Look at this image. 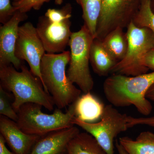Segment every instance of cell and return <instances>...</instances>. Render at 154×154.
<instances>
[{"label": "cell", "mask_w": 154, "mask_h": 154, "mask_svg": "<svg viewBox=\"0 0 154 154\" xmlns=\"http://www.w3.org/2000/svg\"><path fill=\"white\" fill-rule=\"evenodd\" d=\"M154 84V71L135 76L112 74L103 84L105 97L116 107L134 105L141 114H150L152 106L146 97L147 92Z\"/></svg>", "instance_id": "6da1fadb"}, {"label": "cell", "mask_w": 154, "mask_h": 154, "mask_svg": "<svg viewBox=\"0 0 154 154\" xmlns=\"http://www.w3.org/2000/svg\"><path fill=\"white\" fill-rule=\"evenodd\" d=\"M0 86L13 93V107L18 113L22 105L34 103L52 111L54 103L52 96L45 90L40 80L23 64L19 72L12 65H0Z\"/></svg>", "instance_id": "7a4b0ae2"}, {"label": "cell", "mask_w": 154, "mask_h": 154, "mask_svg": "<svg viewBox=\"0 0 154 154\" xmlns=\"http://www.w3.org/2000/svg\"><path fill=\"white\" fill-rule=\"evenodd\" d=\"M70 58V51H64L58 54H45L41 61L42 85L45 91L50 93L54 105L59 109L73 103L82 93L69 79L66 72Z\"/></svg>", "instance_id": "3957f363"}, {"label": "cell", "mask_w": 154, "mask_h": 154, "mask_svg": "<svg viewBox=\"0 0 154 154\" xmlns=\"http://www.w3.org/2000/svg\"><path fill=\"white\" fill-rule=\"evenodd\" d=\"M42 107L36 103H27L20 107L17 122L23 132L41 137L74 126L75 102L69 105L65 113L57 108L52 114H46L42 112Z\"/></svg>", "instance_id": "277c9868"}, {"label": "cell", "mask_w": 154, "mask_h": 154, "mask_svg": "<svg viewBox=\"0 0 154 154\" xmlns=\"http://www.w3.org/2000/svg\"><path fill=\"white\" fill-rule=\"evenodd\" d=\"M128 48L125 57L118 62L110 73L135 76L149 70L144 64L148 53L154 48V34L148 28H139L132 22L126 28Z\"/></svg>", "instance_id": "5b68a950"}, {"label": "cell", "mask_w": 154, "mask_h": 154, "mask_svg": "<svg viewBox=\"0 0 154 154\" xmlns=\"http://www.w3.org/2000/svg\"><path fill=\"white\" fill-rule=\"evenodd\" d=\"M94 37L84 25L72 33L69 42L70 58L67 75L85 94L91 92L94 82L89 68L90 49Z\"/></svg>", "instance_id": "8992f818"}, {"label": "cell", "mask_w": 154, "mask_h": 154, "mask_svg": "<svg viewBox=\"0 0 154 154\" xmlns=\"http://www.w3.org/2000/svg\"><path fill=\"white\" fill-rule=\"evenodd\" d=\"M127 117L126 114L109 105L105 106L101 119L97 122L88 123L75 117L73 122L94 137L107 154H114V139L129 128Z\"/></svg>", "instance_id": "52a82bcc"}, {"label": "cell", "mask_w": 154, "mask_h": 154, "mask_svg": "<svg viewBox=\"0 0 154 154\" xmlns=\"http://www.w3.org/2000/svg\"><path fill=\"white\" fill-rule=\"evenodd\" d=\"M142 0H102L95 38L102 40L116 28H127L140 7Z\"/></svg>", "instance_id": "ba28073f"}, {"label": "cell", "mask_w": 154, "mask_h": 154, "mask_svg": "<svg viewBox=\"0 0 154 154\" xmlns=\"http://www.w3.org/2000/svg\"><path fill=\"white\" fill-rule=\"evenodd\" d=\"M45 51L36 27L30 22L19 26L15 54L20 60L27 62L30 70L42 83L40 66Z\"/></svg>", "instance_id": "9c48e42d"}, {"label": "cell", "mask_w": 154, "mask_h": 154, "mask_svg": "<svg viewBox=\"0 0 154 154\" xmlns=\"http://www.w3.org/2000/svg\"><path fill=\"white\" fill-rule=\"evenodd\" d=\"M70 19L56 23L45 16L39 17L36 28L45 52L53 54L65 51L72 33Z\"/></svg>", "instance_id": "30bf717a"}, {"label": "cell", "mask_w": 154, "mask_h": 154, "mask_svg": "<svg viewBox=\"0 0 154 154\" xmlns=\"http://www.w3.org/2000/svg\"><path fill=\"white\" fill-rule=\"evenodd\" d=\"M28 18L26 13L16 11L8 22L0 28V65H12L21 70L23 62L16 57L15 48L18 36L19 24Z\"/></svg>", "instance_id": "8fae6325"}, {"label": "cell", "mask_w": 154, "mask_h": 154, "mask_svg": "<svg viewBox=\"0 0 154 154\" xmlns=\"http://www.w3.org/2000/svg\"><path fill=\"white\" fill-rule=\"evenodd\" d=\"M0 133L15 154H30L33 146L41 137L25 133L16 122L2 115L0 116Z\"/></svg>", "instance_id": "7c38bea8"}, {"label": "cell", "mask_w": 154, "mask_h": 154, "mask_svg": "<svg viewBox=\"0 0 154 154\" xmlns=\"http://www.w3.org/2000/svg\"><path fill=\"white\" fill-rule=\"evenodd\" d=\"M79 132V128L74 126L41 137L33 146L30 154L66 153L70 141Z\"/></svg>", "instance_id": "4fadbf2b"}, {"label": "cell", "mask_w": 154, "mask_h": 154, "mask_svg": "<svg viewBox=\"0 0 154 154\" xmlns=\"http://www.w3.org/2000/svg\"><path fill=\"white\" fill-rule=\"evenodd\" d=\"M105 107L97 97L88 92L75 101V117L85 122L94 123L101 119Z\"/></svg>", "instance_id": "5bb4252c"}, {"label": "cell", "mask_w": 154, "mask_h": 154, "mask_svg": "<svg viewBox=\"0 0 154 154\" xmlns=\"http://www.w3.org/2000/svg\"><path fill=\"white\" fill-rule=\"evenodd\" d=\"M90 63L96 74L105 76L111 72L118 62L105 48L102 40L94 38L90 49Z\"/></svg>", "instance_id": "9a60e30c"}, {"label": "cell", "mask_w": 154, "mask_h": 154, "mask_svg": "<svg viewBox=\"0 0 154 154\" xmlns=\"http://www.w3.org/2000/svg\"><path fill=\"white\" fill-rule=\"evenodd\" d=\"M66 154H107L94 137L79 132L70 141Z\"/></svg>", "instance_id": "2e32d148"}, {"label": "cell", "mask_w": 154, "mask_h": 154, "mask_svg": "<svg viewBox=\"0 0 154 154\" xmlns=\"http://www.w3.org/2000/svg\"><path fill=\"white\" fill-rule=\"evenodd\" d=\"M119 143L128 154H154V134L150 131L141 133L135 140L120 138Z\"/></svg>", "instance_id": "e0dca14e"}, {"label": "cell", "mask_w": 154, "mask_h": 154, "mask_svg": "<svg viewBox=\"0 0 154 154\" xmlns=\"http://www.w3.org/2000/svg\"><path fill=\"white\" fill-rule=\"evenodd\" d=\"M102 42L105 48L118 62L124 58L128 48V40L124 29L116 28L106 35Z\"/></svg>", "instance_id": "ac0fdd59"}, {"label": "cell", "mask_w": 154, "mask_h": 154, "mask_svg": "<svg viewBox=\"0 0 154 154\" xmlns=\"http://www.w3.org/2000/svg\"><path fill=\"white\" fill-rule=\"evenodd\" d=\"M75 1L82 7L84 25H85L95 38L97 23L101 13L102 0Z\"/></svg>", "instance_id": "d6986e66"}, {"label": "cell", "mask_w": 154, "mask_h": 154, "mask_svg": "<svg viewBox=\"0 0 154 154\" xmlns=\"http://www.w3.org/2000/svg\"><path fill=\"white\" fill-rule=\"evenodd\" d=\"M151 2L152 0H142L132 22L139 28H148L154 34V13L152 9Z\"/></svg>", "instance_id": "ffe728a7"}, {"label": "cell", "mask_w": 154, "mask_h": 154, "mask_svg": "<svg viewBox=\"0 0 154 154\" xmlns=\"http://www.w3.org/2000/svg\"><path fill=\"white\" fill-rule=\"evenodd\" d=\"M8 93L0 86V114L17 122L18 113L13 108L12 96Z\"/></svg>", "instance_id": "44dd1931"}, {"label": "cell", "mask_w": 154, "mask_h": 154, "mask_svg": "<svg viewBox=\"0 0 154 154\" xmlns=\"http://www.w3.org/2000/svg\"><path fill=\"white\" fill-rule=\"evenodd\" d=\"M50 0H11L12 5L15 11H19L26 13L32 9L39 10L45 2H48ZM56 5H60L64 0H54Z\"/></svg>", "instance_id": "7402d4cb"}, {"label": "cell", "mask_w": 154, "mask_h": 154, "mask_svg": "<svg viewBox=\"0 0 154 154\" xmlns=\"http://www.w3.org/2000/svg\"><path fill=\"white\" fill-rule=\"evenodd\" d=\"M72 11L71 5L67 4L59 10L48 9L45 14V16L51 22L59 23L70 19L72 17Z\"/></svg>", "instance_id": "603a6c76"}, {"label": "cell", "mask_w": 154, "mask_h": 154, "mask_svg": "<svg viewBox=\"0 0 154 154\" xmlns=\"http://www.w3.org/2000/svg\"><path fill=\"white\" fill-rule=\"evenodd\" d=\"M16 12L11 0H0V22L2 25L8 22Z\"/></svg>", "instance_id": "cb8c5ba5"}, {"label": "cell", "mask_w": 154, "mask_h": 154, "mask_svg": "<svg viewBox=\"0 0 154 154\" xmlns=\"http://www.w3.org/2000/svg\"><path fill=\"white\" fill-rule=\"evenodd\" d=\"M127 122L129 128L138 125H147L154 127V116L139 118L128 116Z\"/></svg>", "instance_id": "d4e9b609"}, {"label": "cell", "mask_w": 154, "mask_h": 154, "mask_svg": "<svg viewBox=\"0 0 154 154\" xmlns=\"http://www.w3.org/2000/svg\"><path fill=\"white\" fill-rule=\"evenodd\" d=\"M144 64L149 70L154 71V48L150 51L146 56Z\"/></svg>", "instance_id": "484cf974"}, {"label": "cell", "mask_w": 154, "mask_h": 154, "mask_svg": "<svg viewBox=\"0 0 154 154\" xmlns=\"http://www.w3.org/2000/svg\"><path fill=\"white\" fill-rule=\"evenodd\" d=\"M6 141L2 135L0 134V154H15L9 151L6 147Z\"/></svg>", "instance_id": "4316f807"}, {"label": "cell", "mask_w": 154, "mask_h": 154, "mask_svg": "<svg viewBox=\"0 0 154 154\" xmlns=\"http://www.w3.org/2000/svg\"><path fill=\"white\" fill-rule=\"evenodd\" d=\"M147 99L154 102V84L149 88L146 93Z\"/></svg>", "instance_id": "83f0119b"}, {"label": "cell", "mask_w": 154, "mask_h": 154, "mask_svg": "<svg viewBox=\"0 0 154 154\" xmlns=\"http://www.w3.org/2000/svg\"><path fill=\"white\" fill-rule=\"evenodd\" d=\"M116 146L119 154H128L127 152L125 151L122 146L119 143L118 141H116Z\"/></svg>", "instance_id": "f1b7e54d"}, {"label": "cell", "mask_w": 154, "mask_h": 154, "mask_svg": "<svg viewBox=\"0 0 154 154\" xmlns=\"http://www.w3.org/2000/svg\"><path fill=\"white\" fill-rule=\"evenodd\" d=\"M151 8L152 10L154 13V0H152L151 2Z\"/></svg>", "instance_id": "f546056e"}, {"label": "cell", "mask_w": 154, "mask_h": 154, "mask_svg": "<svg viewBox=\"0 0 154 154\" xmlns=\"http://www.w3.org/2000/svg\"><path fill=\"white\" fill-rule=\"evenodd\" d=\"M66 154V153H63V154Z\"/></svg>", "instance_id": "4dcf8cb0"}]
</instances>
